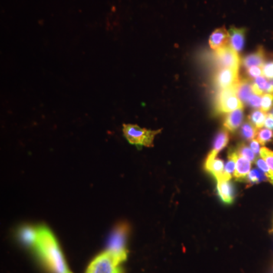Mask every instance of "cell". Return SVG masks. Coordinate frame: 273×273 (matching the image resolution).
<instances>
[{"label":"cell","instance_id":"obj_30","mask_svg":"<svg viewBox=\"0 0 273 273\" xmlns=\"http://www.w3.org/2000/svg\"><path fill=\"white\" fill-rule=\"evenodd\" d=\"M251 149L255 154H258L261 152V143L257 141V139L251 140Z\"/></svg>","mask_w":273,"mask_h":273},{"label":"cell","instance_id":"obj_2","mask_svg":"<svg viewBox=\"0 0 273 273\" xmlns=\"http://www.w3.org/2000/svg\"><path fill=\"white\" fill-rule=\"evenodd\" d=\"M162 132V129L152 131L136 125H123V133L129 143L137 146L152 147L155 136Z\"/></svg>","mask_w":273,"mask_h":273},{"label":"cell","instance_id":"obj_13","mask_svg":"<svg viewBox=\"0 0 273 273\" xmlns=\"http://www.w3.org/2000/svg\"><path fill=\"white\" fill-rule=\"evenodd\" d=\"M242 63L243 66L247 68L253 67V66L263 67L265 64V52H264V49L261 47L252 54L246 57L243 60Z\"/></svg>","mask_w":273,"mask_h":273},{"label":"cell","instance_id":"obj_16","mask_svg":"<svg viewBox=\"0 0 273 273\" xmlns=\"http://www.w3.org/2000/svg\"><path fill=\"white\" fill-rule=\"evenodd\" d=\"M237 94L240 100L244 103H248L251 95L254 93L252 82L248 79H240L236 87Z\"/></svg>","mask_w":273,"mask_h":273},{"label":"cell","instance_id":"obj_6","mask_svg":"<svg viewBox=\"0 0 273 273\" xmlns=\"http://www.w3.org/2000/svg\"><path fill=\"white\" fill-rule=\"evenodd\" d=\"M239 80L238 70L228 68H221L214 78L215 86L220 90L237 87Z\"/></svg>","mask_w":273,"mask_h":273},{"label":"cell","instance_id":"obj_19","mask_svg":"<svg viewBox=\"0 0 273 273\" xmlns=\"http://www.w3.org/2000/svg\"><path fill=\"white\" fill-rule=\"evenodd\" d=\"M267 117V113H264L261 109V110L257 109V110L253 112L250 115L248 119H249L250 122L259 130V129H261V128L264 127Z\"/></svg>","mask_w":273,"mask_h":273},{"label":"cell","instance_id":"obj_3","mask_svg":"<svg viewBox=\"0 0 273 273\" xmlns=\"http://www.w3.org/2000/svg\"><path fill=\"white\" fill-rule=\"evenodd\" d=\"M129 230L126 224H121L115 228L109 238L107 251L114 256L120 264L127 258L126 244Z\"/></svg>","mask_w":273,"mask_h":273},{"label":"cell","instance_id":"obj_21","mask_svg":"<svg viewBox=\"0 0 273 273\" xmlns=\"http://www.w3.org/2000/svg\"><path fill=\"white\" fill-rule=\"evenodd\" d=\"M256 139L259 143H261V145L264 146L269 142L273 141V131L270 130L268 129H261L257 132Z\"/></svg>","mask_w":273,"mask_h":273},{"label":"cell","instance_id":"obj_31","mask_svg":"<svg viewBox=\"0 0 273 273\" xmlns=\"http://www.w3.org/2000/svg\"><path fill=\"white\" fill-rule=\"evenodd\" d=\"M267 129L273 131V115L267 114V119H266L265 125H264Z\"/></svg>","mask_w":273,"mask_h":273},{"label":"cell","instance_id":"obj_10","mask_svg":"<svg viewBox=\"0 0 273 273\" xmlns=\"http://www.w3.org/2000/svg\"><path fill=\"white\" fill-rule=\"evenodd\" d=\"M251 161L238 156L235 172H234V178L237 181L245 180L248 178L250 172H251Z\"/></svg>","mask_w":273,"mask_h":273},{"label":"cell","instance_id":"obj_12","mask_svg":"<svg viewBox=\"0 0 273 273\" xmlns=\"http://www.w3.org/2000/svg\"><path fill=\"white\" fill-rule=\"evenodd\" d=\"M205 168L210 172L217 181L222 178L224 172V162L218 158H206Z\"/></svg>","mask_w":273,"mask_h":273},{"label":"cell","instance_id":"obj_1","mask_svg":"<svg viewBox=\"0 0 273 273\" xmlns=\"http://www.w3.org/2000/svg\"><path fill=\"white\" fill-rule=\"evenodd\" d=\"M37 230L38 235L34 247L47 267L55 273H71L66 265L63 253L51 231L44 227Z\"/></svg>","mask_w":273,"mask_h":273},{"label":"cell","instance_id":"obj_28","mask_svg":"<svg viewBox=\"0 0 273 273\" xmlns=\"http://www.w3.org/2000/svg\"><path fill=\"white\" fill-rule=\"evenodd\" d=\"M247 72L251 78H257L263 75V68L260 66H253V67L248 68Z\"/></svg>","mask_w":273,"mask_h":273},{"label":"cell","instance_id":"obj_14","mask_svg":"<svg viewBox=\"0 0 273 273\" xmlns=\"http://www.w3.org/2000/svg\"><path fill=\"white\" fill-rule=\"evenodd\" d=\"M228 140H229V135H228V131L226 129H223L220 132H218L216 137H215V141H214L213 147L209 154L208 155L207 158L216 157L218 153L228 144Z\"/></svg>","mask_w":273,"mask_h":273},{"label":"cell","instance_id":"obj_4","mask_svg":"<svg viewBox=\"0 0 273 273\" xmlns=\"http://www.w3.org/2000/svg\"><path fill=\"white\" fill-rule=\"evenodd\" d=\"M236 87L220 90L217 96L215 105L218 113H229L244 108V103L237 94Z\"/></svg>","mask_w":273,"mask_h":273},{"label":"cell","instance_id":"obj_18","mask_svg":"<svg viewBox=\"0 0 273 273\" xmlns=\"http://www.w3.org/2000/svg\"><path fill=\"white\" fill-rule=\"evenodd\" d=\"M238 155L236 150L231 151L228 153V159L224 169L223 175L219 180L229 181L231 178V174L235 172V166H236L237 159H238ZM217 181V182H218Z\"/></svg>","mask_w":273,"mask_h":273},{"label":"cell","instance_id":"obj_9","mask_svg":"<svg viewBox=\"0 0 273 273\" xmlns=\"http://www.w3.org/2000/svg\"><path fill=\"white\" fill-rule=\"evenodd\" d=\"M229 46L235 51L241 52L244 47L245 30L232 27L229 30Z\"/></svg>","mask_w":273,"mask_h":273},{"label":"cell","instance_id":"obj_27","mask_svg":"<svg viewBox=\"0 0 273 273\" xmlns=\"http://www.w3.org/2000/svg\"><path fill=\"white\" fill-rule=\"evenodd\" d=\"M263 76L269 80H273V62L266 63L262 67Z\"/></svg>","mask_w":273,"mask_h":273},{"label":"cell","instance_id":"obj_11","mask_svg":"<svg viewBox=\"0 0 273 273\" xmlns=\"http://www.w3.org/2000/svg\"><path fill=\"white\" fill-rule=\"evenodd\" d=\"M243 109H238L235 111L231 112L227 115L224 122V127L227 131L235 132L240 126L243 121Z\"/></svg>","mask_w":273,"mask_h":273},{"label":"cell","instance_id":"obj_8","mask_svg":"<svg viewBox=\"0 0 273 273\" xmlns=\"http://www.w3.org/2000/svg\"><path fill=\"white\" fill-rule=\"evenodd\" d=\"M229 32L225 27L215 30L209 37V46L212 50H217L229 45Z\"/></svg>","mask_w":273,"mask_h":273},{"label":"cell","instance_id":"obj_32","mask_svg":"<svg viewBox=\"0 0 273 273\" xmlns=\"http://www.w3.org/2000/svg\"><path fill=\"white\" fill-rule=\"evenodd\" d=\"M266 93L273 94V80H269L267 89H266Z\"/></svg>","mask_w":273,"mask_h":273},{"label":"cell","instance_id":"obj_29","mask_svg":"<svg viewBox=\"0 0 273 273\" xmlns=\"http://www.w3.org/2000/svg\"><path fill=\"white\" fill-rule=\"evenodd\" d=\"M261 100H262L261 96L253 93L248 100V103L251 107L254 108V109H259V108H261Z\"/></svg>","mask_w":273,"mask_h":273},{"label":"cell","instance_id":"obj_26","mask_svg":"<svg viewBox=\"0 0 273 273\" xmlns=\"http://www.w3.org/2000/svg\"><path fill=\"white\" fill-rule=\"evenodd\" d=\"M264 180V175L261 172L257 170H253L250 172L248 176V182L251 184L259 183Z\"/></svg>","mask_w":273,"mask_h":273},{"label":"cell","instance_id":"obj_22","mask_svg":"<svg viewBox=\"0 0 273 273\" xmlns=\"http://www.w3.org/2000/svg\"><path fill=\"white\" fill-rule=\"evenodd\" d=\"M236 151L238 156H241V157L245 158V159H248L251 162L255 160V153L253 152L251 148L248 147L246 145L240 144Z\"/></svg>","mask_w":273,"mask_h":273},{"label":"cell","instance_id":"obj_25","mask_svg":"<svg viewBox=\"0 0 273 273\" xmlns=\"http://www.w3.org/2000/svg\"><path fill=\"white\" fill-rule=\"evenodd\" d=\"M273 106V94L264 93L261 100V109L264 113H267Z\"/></svg>","mask_w":273,"mask_h":273},{"label":"cell","instance_id":"obj_33","mask_svg":"<svg viewBox=\"0 0 273 273\" xmlns=\"http://www.w3.org/2000/svg\"><path fill=\"white\" fill-rule=\"evenodd\" d=\"M272 114H273V113H272Z\"/></svg>","mask_w":273,"mask_h":273},{"label":"cell","instance_id":"obj_24","mask_svg":"<svg viewBox=\"0 0 273 273\" xmlns=\"http://www.w3.org/2000/svg\"><path fill=\"white\" fill-rule=\"evenodd\" d=\"M262 159L265 161L266 163L268 165L269 167L273 170V150L269 149V148L263 146L260 152Z\"/></svg>","mask_w":273,"mask_h":273},{"label":"cell","instance_id":"obj_20","mask_svg":"<svg viewBox=\"0 0 273 273\" xmlns=\"http://www.w3.org/2000/svg\"><path fill=\"white\" fill-rule=\"evenodd\" d=\"M258 129L251 123L250 121L245 122L242 126H241V135L244 138L247 140H254L257 136Z\"/></svg>","mask_w":273,"mask_h":273},{"label":"cell","instance_id":"obj_15","mask_svg":"<svg viewBox=\"0 0 273 273\" xmlns=\"http://www.w3.org/2000/svg\"><path fill=\"white\" fill-rule=\"evenodd\" d=\"M217 190H218V195L224 203L229 204L233 202V188L229 181H218Z\"/></svg>","mask_w":273,"mask_h":273},{"label":"cell","instance_id":"obj_7","mask_svg":"<svg viewBox=\"0 0 273 273\" xmlns=\"http://www.w3.org/2000/svg\"><path fill=\"white\" fill-rule=\"evenodd\" d=\"M215 58L221 68H228L239 70L241 59L238 52L231 48L229 45L215 51Z\"/></svg>","mask_w":273,"mask_h":273},{"label":"cell","instance_id":"obj_23","mask_svg":"<svg viewBox=\"0 0 273 273\" xmlns=\"http://www.w3.org/2000/svg\"><path fill=\"white\" fill-rule=\"evenodd\" d=\"M256 164L260 169L264 172L265 176L267 177V179H268L269 182L273 185V170H272L268 165L266 163L265 161L263 159H257L256 160Z\"/></svg>","mask_w":273,"mask_h":273},{"label":"cell","instance_id":"obj_5","mask_svg":"<svg viewBox=\"0 0 273 273\" xmlns=\"http://www.w3.org/2000/svg\"><path fill=\"white\" fill-rule=\"evenodd\" d=\"M119 264L116 257L106 251L92 261L86 273H120Z\"/></svg>","mask_w":273,"mask_h":273},{"label":"cell","instance_id":"obj_17","mask_svg":"<svg viewBox=\"0 0 273 273\" xmlns=\"http://www.w3.org/2000/svg\"><path fill=\"white\" fill-rule=\"evenodd\" d=\"M38 230L31 226H24L19 231L21 241L26 245L35 246L37 242Z\"/></svg>","mask_w":273,"mask_h":273}]
</instances>
